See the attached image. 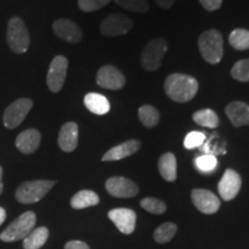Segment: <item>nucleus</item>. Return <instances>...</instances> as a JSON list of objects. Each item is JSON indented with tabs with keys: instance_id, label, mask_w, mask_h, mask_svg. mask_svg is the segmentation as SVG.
<instances>
[{
	"instance_id": "obj_14",
	"label": "nucleus",
	"mask_w": 249,
	"mask_h": 249,
	"mask_svg": "<svg viewBox=\"0 0 249 249\" xmlns=\"http://www.w3.org/2000/svg\"><path fill=\"white\" fill-rule=\"evenodd\" d=\"M193 203L201 213L211 214L220 208V200L213 192L207 189H194L192 192Z\"/></svg>"
},
{
	"instance_id": "obj_3",
	"label": "nucleus",
	"mask_w": 249,
	"mask_h": 249,
	"mask_svg": "<svg viewBox=\"0 0 249 249\" xmlns=\"http://www.w3.org/2000/svg\"><path fill=\"white\" fill-rule=\"evenodd\" d=\"M6 39L9 49L17 54L26 53L30 46V35L26 23L18 17L9 18Z\"/></svg>"
},
{
	"instance_id": "obj_31",
	"label": "nucleus",
	"mask_w": 249,
	"mask_h": 249,
	"mask_svg": "<svg viewBox=\"0 0 249 249\" xmlns=\"http://www.w3.org/2000/svg\"><path fill=\"white\" fill-rule=\"evenodd\" d=\"M195 166L203 173H209L217 167V160L213 155H203L195 160Z\"/></svg>"
},
{
	"instance_id": "obj_24",
	"label": "nucleus",
	"mask_w": 249,
	"mask_h": 249,
	"mask_svg": "<svg viewBox=\"0 0 249 249\" xmlns=\"http://www.w3.org/2000/svg\"><path fill=\"white\" fill-rule=\"evenodd\" d=\"M193 120L202 127H208V128H216L219 124V118L217 113L211 108H203V110L196 111L193 114Z\"/></svg>"
},
{
	"instance_id": "obj_9",
	"label": "nucleus",
	"mask_w": 249,
	"mask_h": 249,
	"mask_svg": "<svg viewBox=\"0 0 249 249\" xmlns=\"http://www.w3.org/2000/svg\"><path fill=\"white\" fill-rule=\"evenodd\" d=\"M133 28V21L126 15L120 13H114L108 15L102 21L101 33L105 37H114L120 35H126Z\"/></svg>"
},
{
	"instance_id": "obj_11",
	"label": "nucleus",
	"mask_w": 249,
	"mask_h": 249,
	"mask_svg": "<svg viewBox=\"0 0 249 249\" xmlns=\"http://www.w3.org/2000/svg\"><path fill=\"white\" fill-rule=\"evenodd\" d=\"M107 193L114 197L128 198L139 194V187L132 180L124 177H112L105 182Z\"/></svg>"
},
{
	"instance_id": "obj_26",
	"label": "nucleus",
	"mask_w": 249,
	"mask_h": 249,
	"mask_svg": "<svg viewBox=\"0 0 249 249\" xmlns=\"http://www.w3.org/2000/svg\"><path fill=\"white\" fill-rule=\"evenodd\" d=\"M229 42L232 48L238 51L249 50V30L234 29L230 34Z\"/></svg>"
},
{
	"instance_id": "obj_28",
	"label": "nucleus",
	"mask_w": 249,
	"mask_h": 249,
	"mask_svg": "<svg viewBox=\"0 0 249 249\" xmlns=\"http://www.w3.org/2000/svg\"><path fill=\"white\" fill-rule=\"evenodd\" d=\"M117 5L127 11L135 13H147L149 11V4L147 0H114Z\"/></svg>"
},
{
	"instance_id": "obj_33",
	"label": "nucleus",
	"mask_w": 249,
	"mask_h": 249,
	"mask_svg": "<svg viewBox=\"0 0 249 249\" xmlns=\"http://www.w3.org/2000/svg\"><path fill=\"white\" fill-rule=\"evenodd\" d=\"M204 140L205 134L201 132H191L187 134L185 141H183V145H185L186 149H195L200 147L202 143L204 142Z\"/></svg>"
},
{
	"instance_id": "obj_23",
	"label": "nucleus",
	"mask_w": 249,
	"mask_h": 249,
	"mask_svg": "<svg viewBox=\"0 0 249 249\" xmlns=\"http://www.w3.org/2000/svg\"><path fill=\"white\" fill-rule=\"evenodd\" d=\"M49 238V230L42 226L38 229L33 230L26 238L23 239L24 249H39L45 245Z\"/></svg>"
},
{
	"instance_id": "obj_19",
	"label": "nucleus",
	"mask_w": 249,
	"mask_h": 249,
	"mask_svg": "<svg viewBox=\"0 0 249 249\" xmlns=\"http://www.w3.org/2000/svg\"><path fill=\"white\" fill-rule=\"evenodd\" d=\"M225 113L234 127L249 126V105L246 103L240 101L230 103L225 108Z\"/></svg>"
},
{
	"instance_id": "obj_37",
	"label": "nucleus",
	"mask_w": 249,
	"mask_h": 249,
	"mask_svg": "<svg viewBox=\"0 0 249 249\" xmlns=\"http://www.w3.org/2000/svg\"><path fill=\"white\" fill-rule=\"evenodd\" d=\"M6 219V210L4 208H0V225H2V223Z\"/></svg>"
},
{
	"instance_id": "obj_17",
	"label": "nucleus",
	"mask_w": 249,
	"mask_h": 249,
	"mask_svg": "<svg viewBox=\"0 0 249 249\" xmlns=\"http://www.w3.org/2000/svg\"><path fill=\"white\" fill-rule=\"evenodd\" d=\"M40 140H42V136H40L38 130L29 128L18 134L17 140H15V145L22 154L30 155L34 154L39 148Z\"/></svg>"
},
{
	"instance_id": "obj_4",
	"label": "nucleus",
	"mask_w": 249,
	"mask_h": 249,
	"mask_svg": "<svg viewBox=\"0 0 249 249\" xmlns=\"http://www.w3.org/2000/svg\"><path fill=\"white\" fill-rule=\"evenodd\" d=\"M55 185L54 180H31L21 183L15 192V198L22 204H33L42 200L52 187Z\"/></svg>"
},
{
	"instance_id": "obj_38",
	"label": "nucleus",
	"mask_w": 249,
	"mask_h": 249,
	"mask_svg": "<svg viewBox=\"0 0 249 249\" xmlns=\"http://www.w3.org/2000/svg\"><path fill=\"white\" fill-rule=\"evenodd\" d=\"M4 192V183H2V167L0 166V195Z\"/></svg>"
},
{
	"instance_id": "obj_22",
	"label": "nucleus",
	"mask_w": 249,
	"mask_h": 249,
	"mask_svg": "<svg viewBox=\"0 0 249 249\" xmlns=\"http://www.w3.org/2000/svg\"><path fill=\"white\" fill-rule=\"evenodd\" d=\"M98 203H99V196L96 194L95 192L88 191V189H85V191H80L79 193H76L71 200V208L76 210L86 209V208L97 205Z\"/></svg>"
},
{
	"instance_id": "obj_7",
	"label": "nucleus",
	"mask_w": 249,
	"mask_h": 249,
	"mask_svg": "<svg viewBox=\"0 0 249 249\" xmlns=\"http://www.w3.org/2000/svg\"><path fill=\"white\" fill-rule=\"evenodd\" d=\"M33 101L30 98H18L6 107L4 112V126L8 129H14L22 124L33 107Z\"/></svg>"
},
{
	"instance_id": "obj_27",
	"label": "nucleus",
	"mask_w": 249,
	"mask_h": 249,
	"mask_svg": "<svg viewBox=\"0 0 249 249\" xmlns=\"http://www.w3.org/2000/svg\"><path fill=\"white\" fill-rule=\"evenodd\" d=\"M177 230H178V227L174 223H165L156 229L154 233L155 240L158 244H166V242L172 240L173 236L176 235Z\"/></svg>"
},
{
	"instance_id": "obj_6",
	"label": "nucleus",
	"mask_w": 249,
	"mask_h": 249,
	"mask_svg": "<svg viewBox=\"0 0 249 249\" xmlns=\"http://www.w3.org/2000/svg\"><path fill=\"white\" fill-rule=\"evenodd\" d=\"M167 49L169 45L164 38H155L147 43L141 52L142 67L148 71H157L160 67Z\"/></svg>"
},
{
	"instance_id": "obj_5",
	"label": "nucleus",
	"mask_w": 249,
	"mask_h": 249,
	"mask_svg": "<svg viewBox=\"0 0 249 249\" xmlns=\"http://www.w3.org/2000/svg\"><path fill=\"white\" fill-rule=\"evenodd\" d=\"M36 225V214L33 211H27L12 222L0 233V240L4 242H14L22 240L33 231Z\"/></svg>"
},
{
	"instance_id": "obj_35",
	"label": "nucleus",
	"mask_w": 249,
	"mask_h": 249,
	"mask_svg": "<svg viewBox=\"0 0 249 249\" xmlns=\"http://www.w3.org/2000/svg\"><path fill=\"white\" fill-rule=\"evenodd\" d=\"M65 249H90L89 246L83 241H79V240H73V241H68L66 246H65Z\"/></svg>"
},
{
	"instance_id": "obj_36",
	"label": "nucleus",
	"mask_w": 249,
	"mask_h": 249,
	"mask_svg": "<svg viewBox=\"0 0 249 249\" xmlns=\"http://www.w3.org/2000/svg\"><path fill=\"white\" fill-rule=\"evenodd\" d=\"M177 0H155V2L163 9H170Z\"/></svg>"
},
{
	"instance_id": "obj_16",
	"label": "nucleus",
	"mask_w": 249,
	"mask_h": 249,
	"mask_svg": "<svg viewBox=\"0 0 249 249\" xmlns=\"http://www.w3.org/2000/svg\"><path fill=\"white\" fill-rule=\"evenodd\" d=\"M79 142V126L76 123L70 121L61 126L58 135V144L62 151L71 152L77 147Z\"/></svg>"
},
{
	"instance_id": "obj_1",
	"label": "nucleus",
	"mask_w": 249,
	"mask_h": 249,
	"mask_svg": "<svg viewBox=\"0 0 249 249\" xmlns=\"http://www.w3.org/2000/svg\"><path fill=\"white\" fill-rule=\"evenodd\" d=\"M164 90L169 98L177 103L192 101L198 91V82L195 77L186 74L173 73L166 77Z\"/></svg>"
},
{
	"instance_id": "obj_2",
	"label": "nucleus",
	"mask_w": 249,
	"mask_h": 249,
	"mask_svg": "<svg viewBox=\"0 0 249 249\" xmlns=\"http://www.w3.org/2000/svg\"><path fill=\"white\" fill-rule=\"evenodd\" d=\"M198 49L205 61L211 65L219 64L224 55L222 34L216 29L202 33L198 37Z\"/></svg>"
},
{
	"instance_id": "obj_34",
	"label": "nucleus",
	"mask_w": 249,
	"mask_h": 249,
	"mask_svg": "<svg viewBox=\"0 0 249 249\" xmlns=\"http://www.w3.org/2000/svg\"><path fill=\"white\" fill-rule=\"evenodd\" d=\"M200 2L205 11L213 12L222 7L223 0H200Z\"/></svg>"
},
{
	"instance_id": "obj_25",
	"label": "nucleus",
	"mask_w": 249,
	"mask_h": 249,
	"mask_svg": "<svg viewBox=\"0 0 249 249\" xmlns=\"http://www.w3.org/2000/svg\"><path fill=\"white\" fill-rule=\"evenodd\" d=\"M139 119L147 128H154L160 120V112L152 105H142L139 108Z\"/></svg>"
},
{
	"instance_id": "obj_29",
	"label": "nucleus",
	"mask_w": 249,
	"mask_h": 249,
	"mask_svg": "<svg viewBox=\"0 0 249 249\" xmlns=\"http://www.w3.org/2000/svg\"><path fill=\"white\" fill-rule=\"evenodd\" d=\"M231 75L240 82H249V58L236 61L232 67Z\"/></svg>"
},
{
	"instance_id": "obj_13",
	"label": "nucleus",
	"mask_w": 249,
	"mask_h": 249,
	"mask_svg": "<svg viewBox=\"0 0 249 249\" xmlns=\"http://www.w3.org/2000/svg\"><path fill=\"white\" fill-rule=\"evenodd\" d=\"M241 188V178L234 170L227 169L218 183V192L224 201H231Z\"/></svg>"
},
{
	"instance_id": "obj_8",
	"label": "nucleus",
	"mask_w": 249,
	"mask_h": 249,
	"mask_svg": "<svg viewBox=\"0 0 249 249\" xmlns=\"http://www.w3.org/2000/svg\"><path fill=\"white\" fill-rule=\"evenodd\" d=\"M67 68L68 60L66 57L57 55L52 59L48 71V75H46V85H48L50 91L57 93L62 89L65 80H66Z\"/></svg>"
},
{
	"instance_id": "obj_10",
	"label": "nucleus",
	"mask_w": 249,
	"mask_h": 249,
	"mask_svg": "<svg viewBox=\"0 0 249 249\" xmlns=\"http://www.w3.org/2000/svg\"><path fill=\"white\" fill-rule=\"evenodd\" d=\"M96 82L99 87L108 90L123 89L126 85V77L116 66L107 65L98 70Z\"/></svg>"
},
{
	"instance_id": "obj_18",
	"label": "nucleus",
	"mask_w": 249,
	"mask_h": 249,
	"mask_svg": "<svg viewBox=\"0 0 249 249\" xmlns=\"http://www.w3.org/2000/svg\"><path fill=\"white\" fill-rule=\"evenodd\" d=\"M141 148V142L138 140H128V141L118 144L116 147L110 149L107 152H105L102 157L103 161H116L124 160V158L129 157L139 151Z\"/></svg>"
},
{
	"instance_id": "obj_20",
	"label": "nucleus",
	"mask_w": 249,
	"mask_h": 249,
	"mask_svg": "<svg viewBox=\"0 0 249 249\" xmlns=\"http://www.w3.org/2000/svg\"><path fill=\"white\" fill-rule=\"evenodd\" d=\"M85 105L91 113L97 116H104L111 108L108 99L97 92L87 93L85 96Z\"/></svg>"
},
{
	"instance_id": "obj_12",
	"label": "nucleus",
	"mask_w": 249,
	"mask_h": 249,
	"mask_svg": "<svg viewBox=\"0 0 249 249\" xmlns=\"http://www.w3.org/2000/svg\"><path fill=\"white\" fill-rule=\"evenodd\" d=\"M52 29L59 38L71 44H77L82 40L83 34L75 22L68 18H58L52 24Z\"/></svg>"
},
{
	"instance_id": "obj_15",
	"label": "nucleus",
	"mask_w": 249,
	"mask_h": 249,
	"mask_svg": "<svg viewBox=\"0 0 249 249\" xmlns=\"http://www.w3.org/2000/svg\"><path fill=\"white\" fill-rule=\"evenodd\" d=\"M108 218L124 234H130L135 230L136 213L132 209H127V208L113 209L108 211Z\"/></svg>"
},
{
	"instance_id": "obj_30",
	"label": "nucleus",
	"mask_w": 249,
	"mask_h": 249,
	"mask_svg": "<svg viewBox=\"0 0 249 249\" xmlns=\"http://www.w3.org/2000/svg\"><path fill=\"white\" fill-rule=\"evenodd\" d=\"M141 207L144 210L155 214H161L166 211V204L155 197H145L141 201Z\"/></svg>"
},
{
	"instance_id": "obj_21",
	"label": "nucleus",
	"mask_w": 249,
	"mask_h": 249,
	"mask_svg": "<svg viewBox=\"0 0 249 249\" xmlns=\"http://www.w3.org/2000/svg\"><path fill=\"white\" fill-rule=\"evenodd\" d=\"M158 170L166 181L172 182L177 179V158L172 152L161 155L158 160Z\"/></svg>"
},
{
	"instance_id": "obj_32",
	"label": "nucleus",
	"mask_w": 249,
	"mask_h": 249,
	"mask_svg": "<svg viewBox=\"0 0 249 249\" xmlns=\"http://www.w3.org/2000/svg\"><path fill=\"white\" fill-rule=\"evenodd\" d=\"M112 0H77V5L81 11L89 13V12H95L105 7Z\"/></svg>"
}]
</instances>
